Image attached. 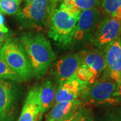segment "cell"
I'll list each match as a JSON object with an SVG mask.
<instances>
[{"label":"cell","instance_id":"1","mask_svg":"<svg viewBox=\"0 0 121 121\" xmlns=\"http://www.w3.org/2000/svg\"><path fill=\"white\" fill-rule=\"evenodd\" d=\"M20 43L32 67L33 75L40 78L55 59V54L48 39L40 33H25Z\"/></svg>","mask_w":121,"mask_h":121},{"label":"cell","instance_id":"2","mask_svg":"<svg viewBox=\"0 0 121 121\" xmlns=\"http://www.w3.org/2000/svg\"><path fill=\"white\" fill-rule=\"evenodd\" d=\"M82 11L62 3L52 13L48 35L57 45L66 47L73 42L76 25Z\"/></svg>","mask_w":121,"mask_h":121},{"label":"cell","instance_id":"3","mask_svg":"<svg viewBox=\"0 0 121 121\" xmlns=\"http://www.w3.org/2000/svg\"><path fill=\"white\" fill-rule=\"evenodd\" d=\"M118 83L106 77L87 83L82 91L80 99L83 103L94 106H121V98L117 94Z\"/></svg>","mask_w":121,"mask_h":121},{"label":"cell","instance_id":"4","mask_svg":"<svg viewBox=\"0 0 121 121\" xmlns=\"http://www.w3.org/2000/svg\"><path fill=\"white\" fill-rule=\"evenodd\" d=\"M55 5L53 0H36L19 9L16 20L23 28H44L50 21Z\"/></svg>","mask_w":121,"mask_h":121},{"label":"cell","instance_id":"5","mask_svg":"<svg viewBox=\"0 0 121 121\" xmlns=\"http://www.w3.org/2000/svg\"><path fill=\"white\" fill-rule=\"evenodd\" d=\"M0 56L23 81L32 78V67L20 42L8 38L0 49Z\"/></svg>","mask_w":121,"mask_h":121},{"label":"cell","instance_id":"6","mask_svg":"<svg viewBox=\"0 0 121 121\" xmlns=\"http://www.w3.org/2000/svg\"><path fill=\"white\" fill-rule=\"evenodd\" d=\"M119 36H121V21L105 16L100 20L90 42L96 48L104 50Z\"/></svg>","mask_w":121,"mask_h":121},{"label":"cell","instance_id":"7","mask_svg":"<svg viewBox=\"0 0 121 121\" xmlns=\"http://www.w3.org/2000/svg\"><path fill=\"white\" fill-rule=\"evenodd\" d=\"M103 17L98 8L83 10L78 18L73 42L82 43L90 41L91 36Z\"/></svg>","mask_w":121,"mask_h":121},{"label":"cell","instance_id":"8","mask_svg":"<svg viewBox=\"0 0 121 121\" xmlns=\"http://www.w3.org/2000/svg\"><path fill=\"white\" fill-rule=\"evenodd\" d=\"M103 51L105 60L103 76L118 83L121 82V36L108 44Z\"/></svg>","mask_w":121,"mask_h":121},{"label":"cell","instance_id":"9","mask_svg":"<svg viewBox=\"0 0 121 121\" xmlns=\"http://www.w3.org/2000/svg\"><path fill=\"white\" fill-rule=\"evenodd\" d=\"M17 99L15 85L8 81L0 79V121H12Z\"/></svg>","mask_w":121,"mask_h":121},{"label":"cell","instance_id":"10","mask_svg":"<svg viewBox=\"0 0 121 121\" xmlns=\"http://www.w3.org/2000/svg\"><path fill=\"white\" fill-rule=\"evenodd\" d=\"M80 65L78 54H71L58 60L52 69L51 73L59 84L69 80L74 76Z\"/></svg>","mask_w":121,"mask_h":121},{"label":"cell","instance_id":"11","mask_svg":"<svg viewBox=\"0 0 121 121\" xmlns=\"http://www.w3.org/2000/svg\"><path fill=\"white\" fill-rule=\"evenodd\" d=\"M87 83L80 82L76 76L59 84L56 91L55 102H69L81 99L82 91Z\"/></svg>","mask_w":121,"mask_h":121},{"label":"cell","instance_id":"12","mask_svg":"<svg viewBox=\"0 0 121 121\" xmlns=\"http://www.w3.org/2000/svg\"><path fill=\"white\" fill-rule=\"evenodd\" d=\"M80 63L86 66L94 73L96 79L104 73L105 69L104 51L95 48L94 50H86L78 53Z\"/></svg>","mask_w":121,"mask_h":121},{"label":"cell","instance_id":"13","mask_svg":"<svg viewBox=\"0 0 121 121\" xmlns=\"http://www.w3.org/2000/svg\"><path fill=\"white\" fill-rule=\"evenodd\" d=\"M39 86L32 87L28 92L18 121H39L41 117L38 102Z\"/></svg>","mask_w":121,"mask_h":121},{"label":"cell","instance_id":"14","mask_svg":"<svg viewBox=\"0 0 121 121\" xmlns=\"http://www.w3.org/2000/svg\"><path fill=\"white\" fill-rule=\"evenodd\" d=\"M55 86L52 81L46 79L40 86H39L38 102L41 115L52 107L55 102Z\"/></svg>","mask_w":121,"mask_h":121},{"label":"cell","instance_id":"15","mask_svg":"<svg viewBox=\"0 0 121 121\" xmlns=\"http://www.w3.org/2000/svg\"><path fill=\"white\" fill-rule=\"evenodd\" d=\"M83 106L81 99L69 102H58L53 105L52 108L46 115V121H56L65 117L75 110Z\"/></svg>","mask_w":121,"mask_h":121},{"label":"cell","instance_id":"16","mask_svg":"<svg viewBox=\"0 0 121 121\" xmlns=\"http://www.w3.org/2000/svg\"><path fill=\"white\" fill-rule=\"evenodd\" d=\"M0 79H8L21 82L23 79L9 67L0 56Z\"/></svg>","mask_w":121,"mask_h":121},{"label":"cell","instance_id":"17","mask_svg":"<svg viewBox=\"0 0 121 121\" xmlns=\"http://www.w3.org/2000/svg\"><path fill=\"white\" fill-rule=\"evenodd\" d=\"M22 0H0V12L7 15H16L20 9Z\"/></svg>","mask_w":121,"mask_h":121},{"label":"cell","instance_id":"18","mask_svg":"<svg viewBox=\"0 0 121 121\" xmlns=\"http://www.w3.org/2000/svg\"><path fill=\"white\" fill-rule=\"evenodd\" d=\"M75 76L80 82L85 83H91L97 80L90 69L82 63L78 67Z\"/></svg>","mask_w":121,"mask_h":121},{"label":"cell","instance_id":"19","mask_svg":"<svg viewBox=\"0 0 121 121\" xmlns=\"http://www.w3.org/2000/svg\"><path fill=\"white\" fill-rule=\"evenodd\" d=\"M100 5L104 13L113 17L121 8V0H101Z\"/></svg>","mask_w":121,"mask_h":121},{"label":"cell","instance_id":"20","mask_svg":"<svg viewBox=\"0 0 121 121\" xmlns=\"http://www.w3.org/2000/svg\"><path fill=\"white\" fill-rule=\"evenodd\" d=\"M100 4L101 0H71L69 4L65 5H73L79 10L83 11L86 9L98 8Z\"/></svg>","mask_w":121,"mask_h":121},{"label":"cell","instance_id":"21","mask_svg":"<svg viewBox=\"0 0 121 121\" xmlns=\"http://www.w3.org/2000/svg\"><path fill=\"white\" fill-rule=\"evenodd\" d=\"M96 121H121V106H115L106 110Z\"/></svg>","mask_w":121,"mask_h":121},{"label":"cell","instance_id":"22","mask_svg":"<svg viewBox=\"0 0 121 121\" xmlns=\"http://www.w3.org/2000/svg\"><path fill=\"white\" fill-rule=\"evenodd\" d=\"M72 121H94V118L91 109L82 106Z\"/></svg>","mask_w":121,"mask_h":121},{"label":"cell","instance_id":"23","mask_svg":"<svg viewBox=\"0 0 121 121\" xmlns=\"http://www.w3.org/2000/svg\"><path fill=\"white\" fill-rule=\"evenodd\" d=\"M0 31L4 34H9L8 28L5 24V19L2 13L0 12Z\"/></svg>","mask_w":121,"mask_h":121},{"label":"cell","instance_id":"24","mask_svg":"<svg viewBox=\"0 0 121 121\" xmlns=\"http://www.w3.org/2000/svg\"><path fill=\"white\" fill-rule=\"evenodd\" d=\"M78 110L79 109H77V110H75L73 111H72L71 112H70L69 114H67V116H65V117L60 118L59 120L56 121H72L73 119L76 116V114H78Z\"/></svg>","mask_w":121,"mask_h":121},{"label":"cell","instance_id":"25","mask_svg":"<svg viewBox=\"0 0 121 121\" xmlns=\"http://www.w3.org/2000/svg\"><path fill=\"white\" fill-rule=\"evenodd\" d=\"M8 34H4L0 31V43H4L7 39H8Z\"/></svg>","mask_w":121,"mask_h":121},{"label":"cell","instance_id":"26","mask_svg":"<svg viewBox=\"0 0 121 121\" xmlns=\"http://www.w3.org/2000/svg\"><path fill=\"white\" fill-rule=\"evenodd\" d=\"M117 95L121 98V82L118 83L117 85Z\"/></svg>","mask_w":121,"mask_h":121},{"label":"cell","instance_id":"27","mask_svg":"<svg viewBox=\"0 0 121 121\" xmlns=\"http://www.w3.org/2000/svg\"><path fill=\"white\" fill-rule=\"evenodd\" d=\"M113 17L115 18V19L118 20H120V21H121V8L118 9V11L116 13V14L114 16V17Z\"/></svg>","mask_w":121,"mask_h":121},{"label":"cell","instance_id":"28","mask_svg":"<svg viewBox=\"0 0 121 121\" xmlns=\"http://www.w3.org/2000/svg\"><path fill=\"white\" fill-rule=\"evenodd\" d=\"M24 1H25V5H28L32 3V2H34V1H36V0H24Z\"/></svg>","mask_w":121,"mask_h":121},{"label":"cell","instance_id":"29","mask_svg":"<svg viewBox=\"0 0 121 121\" xmlns=\"http://www.w3.org/2000/svg\"><path fill=\"white\" fill-rule=\"evenodd\" d=\"M4 43H0V49H1V47L3 46V44Z\"/></svg>","mask_w":121,"mask_h":121},{"label":"cell","instance_id":"30","mask_svg":"<svg viewBox=\"0 0 121 121\" xmlns=\"http://www.w3.org/2000/svg\"><path fill=\"white\" fill-rule=\"evenodd\" d=\"M53 1H54V2H55V4H56V3H57L58 1H59L60 0H53Z\"/></svg>","mask_w":121,"mask_h":121}]
</instances>
